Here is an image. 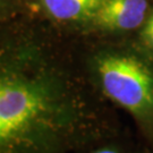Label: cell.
<instances>
[{"label": "cell", "instance_id": "cell-6", "mask_svg": "<svg viewBox=\"0 0 153 153\" xmlns=\"http://www.w3.org/2000/svg\"><path fill=\"white\" fill-rule=\"evenodd\" d=\"M134 35L138 41V43L141 44L150 55L153 56V9L146 18V21L142 25V27Z\"/></svg>", "mask_w": 153, "mask_h": 153}, {"label": "cell", "instance_id": "cell-5", "mask_svg": "<svg viewBox=\"0 0 153 153\" xmlns=\"http://www.w3.org/2000/svg\"><path fill=\"white\" fill-rule=\"evenodd\" d=\"M77 153H153L141 136L138 138L123 128L117 134L85 148Z\"/></svg>", "mask_w": 153, "mask_h": 153}, {"label": "cell", "instance_id": "cell-1", "mask_svg": "<svg viewBox=\"0 0 153 153\" xmlns=\"http://www.w3.org/2000/svg\"><path fill=\"white\" fill-rule=\"evenodd\" d=\"M123 128L88 79L53 65L0 66V153H77Z\"/></svg>", "mask_w": 153, "mask_h": 153}, {"label": "cell", "instance_id": "cell-7", "mask_svg": "<svg viewBox=\"0 0 153 153\" xmlns=\"http://www.w3.org/2000/svg\"><path fill=\"white\" fill-rule=\"evenodd\" d=\"M4 2H5V0H0V8L2 7V5H4Z\"/></svg>", "mask_w": 153, "mask_h": 153}, {"label": "cell", "instance_id": "cell-4", "mask_svg": "<svg viewBox=\"0 0 153 153\" xmlns=\"http://www.w3.org/2000/svg\"><path fill=\"white\" fill-rule=\"evenodd\" d=\"M103 0H39L45 15L57 22L90 23Z\"/></svg>", "mask_w": 153, "mask_h": 153}, {"label": "cell", "instance_id": "cell-2", "mask_svg": "<svg viewBox=\"0 0 153 153\" xmlns=\"http://www.w3.org/2000/svg\"><path fill=\"white\" fill-rule=\"evenodd\" d=\"M109 36V42L86 56L88 79L107 101L131 116L153 152V56L134 34Z\"/></svg>", "mask_w": 153, "mask_h": 153}, {"label": "cell", "instance_id": "cell-3", "mask_svg": "<svg viewBox=\"0 0 153 153\" xmlns=\"http://www.w3.org/2000/svg\"><path fill=\"white\" fill-rule=\"evenodd\" d=\"M153 0H103L90 24L105 35H131L142 27Z\"/></svg>", "mask_w": 153, "mask_h": 153}]
</instances>
